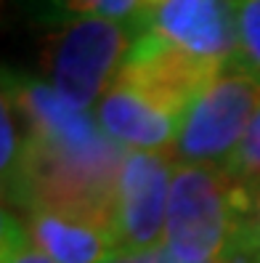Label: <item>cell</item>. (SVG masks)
<instances>
[{
  "label": "cell",
  "mask_w": 260,
  "mask_h": 263,
  "mask_svg": "<svg viewBox=\"0 0 260 263\" xmlns=\"http://www.w3.org/2000/svg\"><path fill=\"white\" fill-rule=\"evenodd\" d=\"M173 157L162 152H125L114 183L112 231L122 255L157 250L165 242Z\"/></svg>",
  "instance_id": "8992f818"
},
{
  "label": "cell",
  "mask_w": 260,
  "mask_h": 263,
  "mask_svg": "<svg viewBox=\"0 0 260 263\" xmlns=\"http://www.w3.org/2000/svg\"><path fill=\"white\" fill-rule=\"evenodd\" d=\"M0 138H3V146H0V170H3V183H8L16 173V167L24 157V125L19 115L13 112V106L3 99V112H0Z\"/></svg>",
  "instance_id": "5bb4252c"
},
{
  "label": "cell",
  "mask_w": 260,
  "mask_h": 263,
  "mask_svg": "<svg viewBox=\"0 0 260 263\" xmlns=\"http://www.w3.org/2000/svg\"><path fill=\"white\" fill-rule=\"evenodd\" d=\"M29 237L53 263H109L119 253L114 231L85 215L51 208L16 210Z\"/></svg>",
  "instance_id": "9c48e42d"
},
{
  "label": "cell",
  "mask_w": 260,
  "mask_h": 263,
  "mask_svg": "<svg viewBox=\"0 0 260 263\" xmlns=\"http://www.w3.org/2000/svg\"><path fill=\"white\" fill-rule=\"evenodd\" d=\"M257 109L260 80L239 64H226L183 115L173 162L226 167Z\"/></svg>",
  "instance_id": "277c9868"
},
{
  "label": "cell",
  "mask_w": 260,
  "mask_h": 263,
  "mask_svg": "<svg viewBox=\"0 0 260 263\" xmlns=\"http://www.w3.org/2000/svg\"><path fill=\"white\" fill-rule=\"evenodd\" d=\"M223 170L244 194L257 202V197H260V109L252 117L247 133H244V138L234 152V157L226 162Z\"/></svg>",
  "instance_id": "8fae6325"
},
{
  "label": "cell",
  "mask_w": 260,
  "mask_h": 263,
  "mask_svg": "<svg viewBox=\"0 0 260 263\" xmlns=\"http://www.w3.org/2000/svg\"><path fill=\"white\" fill-rule=\"evenodd\" d=\"M109 263H183V260H178L167 247H157V250L138 253V255H117Z\"/></svg>",
  "instance_id": "2e32d148"
},
{
  "label": "cell",
  "mask_w": 260,
  "mask_h": 263,
  "mask_svg": "<svg viewBox=\"0 0 260 263\" xmlns=\"http://www.w3.org/2000/svg\"><path fill=\"white\" fill-rule=\"evenodd\" d=\"M221 69V64L199 59L151 29H144L130 45L114 83L130 88L157 109L183 117Z\"/></svg>",
  "instance_id": "5b68a950"
},
{
  "label": "cell",
  "mask_w": 260,
  "mask_h": 263,
  "mask_svg": "<svg viewBox=\"0 0 260 263\" xmlns=\"http://www.w3.org/2000/svg\"><path fill=\"white\" fill-rule=\"evenodd\" d=\"M250 221H252L257 237H260V197H257V202H255V208H252V213H250Z\"/></svg>",
  "instance_id": "e0dca14e"
},
{
  "label": "cell",
  "mask_w": 260,
  "mask_h": 263,
  "mask_svg": "<svg viewBox=\"0 0 260 263\" xmlns=\"http://www.w3.org/2000/svg\"><path fill=\"white\" fill-rule=\"evenodd\" d=\"M146 29L212 64H231L239 51L236 0H165Z\"/></svg>",
  "instance_id": "52a82bcc"
},
{
  "label": "cell",
  "mask_w": 260,
  "mask_h": 263,
  "mask_svg": "<svg viewBox=\"0 0 260 263\" xmlns=\"http://www.w3.org/2000/svg\"><path fill=\"white\" fill-rule=\"evenodd\" d=\"M0 263H53L29 237L19 213L8 208L0 215Z\"/></svg>",
  "instance_id": "7c38bea8"
},
{
  "label": "cell",
  "mask_w": 260,
  "mask_h": 263,
  "mask_svg": "<svg viewBox=\"0 0 260 263\" xmlns=\"http://www.w3.org/2000/svg\"><path fill=\"white\" fill-rule=\"evenodd\" d=\"M239 51L231 64H239L260 80V0H236Z\"/></svg>",
  "instance_id": "4fadbf2b"
},
{
  "label": "cell",
  "mask_w": 260,
  "mask_h": 263,
  "mask_svg": "<svg viewBox=\"0 0 260 263\" xmlns=\"http://www.w3.org/2000/svg\"><path fill=\"white\" fill-rule=\"evenodd\" d=\"M98 128L125 152H162L170 154L181 130L178 115L162 112L130 88L112 83L93 112Z\"/></svg>",
  "instance_id": "ba28073f"
},
{
  "label": "cell",
  "mask_w": 260,
  "mask_h": 263,
  "mask_svg": "<svg viewBox=\"0 0 260 263\" xmlns=\"http://www.w3.org/2000/svg\"><path fill=\"white\" fill-rule=\"evenodd\" d=\"M162 3H165V0H144V6L149 8V13H151V11H154L157 6H162Z\"/></svg>",
  "instance_id": "ac0fdd59"
},
{
  "label": "cell",
  "mask_w": 260,
  "mask_h": 263,
  "mask_svg": "<svg viewBox=\"0 0 260 263\" xmlns=\"http://www.w3.org/2000/svg\"><path fill=\"white\" fill-rule=\"evenodd\" d=\"M252 208L255 199L244 194L223 167L175 165L162 247L183 263H215L236 223Z\"/></svg>",
  "instance_id": "7a4b0ae2"
},
{
  "label": "cell",
  "mask_w": 260,
  "mask_h": 263,
  "mask_svg": "<svg viewBox=\"0 0 260 263\" xmlns=\"http://www.w3.org/2000/svg\"><path fill=\"white\" fill-rule=\"evenodd\" d=\"M215 263H260V237L250 221V215H244L236 223L226 250L221 253Z\"/></svg>",
  "instance_id": "9a60e30c"
},
{
  "label": "cell",
  "mask_w": 260,
  "mask_h": 263,
  "mask_svg": "<svg viewBox=\"0 0 260 263\" xmlns=\"http://www.w3.org/2000/svg\"><path fill=\"white\" fill-rule=\"evenodd\" d=\"M141 35L122 22L83 19L48 32L40 53L43 80L80 109H96Z\"/></svg>",
  "instance_id": "3957f363"
},
{
  "label": "cell",
  "mask_w": 260,
  "mask_h": 263,
  "mask_svg": "<svg viewBox=\"0 0 260 263\" xmlns=\"http://www.w3.org/2000/svg\"><path fill=\"white\" fill-rule=\"evenodd\" d=\"M3 99L24 125V157L6 197L16 210L51 208L112 229L114 183L125 149L106 138L96 117L45 80L3 69Z\"/></svg>",
  "instance_id": "6da1fadb"
},
{
  "label": "cell",
  "mask_w": 260,
  "mask_h": 263,
  "mask_svg": "<svg viewBox=\"0 0 260 263\" xmlns=\"http://www.w3.org/2000/svg\"><path fill=\"white\" fill-rule=\"evenodd\" d=\"M19 6L29 22L48 32L83 19H112L141 32L149 24L144 0H19Z\"/></svg>",
  "instance_id": "30bf717a"
}]
</instances>
